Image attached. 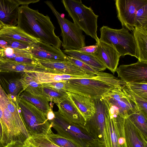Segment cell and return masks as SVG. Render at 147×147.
<instances>
[{"mask_svg": "<svg viewBox=\"0 0 147 147\" xmlns=\"http://www.w3.org/2000/svg\"><path fill=\"white\" fill-rule=\"evenodd\" d=\"M125 86L130 92L147 100V83H126Z\"/></svg>", "mask_w": 147, "mask_h": 147, "instance_id": "33", "label": "cell"}, {"mask_svg": "<svg viewBox=\"0 0 147 147\" xmlns=\"http://www.w3.org/2000/svg\"><path fill=\"white\" fill-rule=\"evenodd\" d=\"M66 59L67 61L71 62L90 74L95 75L98 72L93 68L79 60L67 55Z\"/></svg>", "mask_w": 147, "mask_h": 147, "instance_id": "36", "label": "cell"}, {"mask_svg": "<svg viewBox=\"0 0 147 147\" xmlns=\"http://www.w3.org/2000/svg\"><path fill=\"white\" fill-rule=\"evenodd\" d=\"M1 39L5 40L7 42V47L14 49H26L28 51L30 49V45L23 42L8 39Z\"/></svg>", "mask_w": 147, "mask_h": 147, "instance_id": "37", "label": "cell"}, {"mask_svg": "<svg viewBox=\"0 0 147 147\" xmlns=\"http://www.w3.org/2000/svg\"><path fill=\"white\" fill-rule=\"evenodd\" d=\"M134 27L137 28H147V4L142 7L137 11Z\"/></svg>", "mask_w": 147, "mask_h": 147, "instance_id": "35", "label": "cell"}, {"mask_svg": "<svg viewBox=\"0 0 147 147\" xmlns=\"http://www.w3.org/2000/svg\"><path fill=\"white\" fill-rule=\"evenodd\" d=\"M24 73L0 72V85L5 92L12 98L24 91L21 79Z\"/></svg>", "mask_w": 147, "mask_h": 147, "instance_id": "17", "label": "cell"}, {"mask_svg": "<svg viewBox=\"0 0 147 147\" xmlns=\"http://www.w3.org/2000/svg\"><path fill=\"white\" fill-rule=\"evenodd\" d=\"M68 96L73 102L86 121L90 118L95 112L94 100L84 96L67 92Z\"/></svg>", "mask_w": 147, "mask_h": 147, "instance_id": "21", "label": "cell"}, {"mask_svg": "<svg viewBox=\"0 0 147 147\" xmlns=\"http://www.w3.org/2000/svg\"><path fill=\"white\" fill-rule=\"evenodd\" d=\"M116 71L120 79L126 83H147V61H140L117 67Z\"/></svg>", "mask_w": 147, "mask_h": 147, "instance_id": "14", "label": "cell"}, {"mask_svg": "<svg viewBox=\"0 0 147 147\" xmlns=\"http://www.w3.org/2000/svg\"><path fill=\"white\" fill-rule=\"evenodd\" d=\"M54 112L55 118L49 122L57 134L74 142L80 147H86L87 143L93 139L84 126L69 121L58 111Z\"/></svg>", "mask_w": 147, "mask_h": 147, "instance_id": "9", "label": "cell"}, {"mask_svg": "<svg viewBox=\"0 0 147 147\" xmlns=\"http://www.w3.org/2000/svg\"><path fill=\"white\" fill-rule=\"evenodd\" d=\"M4 147H27L24 143L13 141L8 143Z\"/></svg>", "mask_w": 147, "mask_h": 147, "instance_id": "43", "label": "cell"}, {"mask_svg": "<svg viewBox=\"0 0 147 147\" xmlns=\"http://www.w3.org/2000/svg\"><path fill=\"white\" fill-rule=\"evenodd\" d=\"M2 49H3L0 48V51Z\"/></svg>", "mask_w": 147, "mask_h": 147, "instance_id": "50", "label": "cell"}, {"mask_svg": "<svg viewBox=\"0 0 147 147\" xmlns=\"http://www.w3.org/2000/svg\"><path fill=\"white\" fill-rule=\"evenodd\" d=\"M97 48V45L96 44L94 45L85 46L77 50L82 52L93 54L96 51Z\"/></svg>", "mask_w": 147, "mask_h": 147, "instance_id": "40", "label": "cell"}, {"mask_svg": "<svg viewBox=\"0 0 147 147\" xmlns=\"http://www.w3.org/2000/svg\"><path fill=\"white\" fill-rule=\"evenodd\" d=\"M117 17L122 27L133 30L137 11L147 4V0H116Z\"/></svg>", "mask_w": 147, "mask_h": 147, "instance_id": "11", "label": "cell"}, {"mask_svg": "<svg viewBox=\"0 0 147 147\" xmlns=\"http://www.w3.org/2000/svg\"><path fill=\"white\" fill-rule=\"evenodd\" d=\"M30 136H46L52 125L46 114L20 96L13 98Z\"/></svg>", "mask_w": 147, "mask_h": 147, "instance_id": "4", "label": "cell"}, {"mask_svg": "<svg viewBox=\"0 0 147 147\" xmlns=\"http://www.w3.org/2000/svg\"><path fill=\"white\" fill-rule=\"evenodd\" d=\"M0 122L7 144L13 141L24 143L29 138L17 105L0 85Z\"/></svg>", "mask_w": 147, "mask_h": 147, "instance_id": "3", "label": "cell"}, {"mask_svg": "<svg viewBox=\"0 0 147 147\" xmlns=\"http://www.w3.org/2000/svg\"><path fill=\"white\" fill-rule=\"evenodd\" d=\"M95 112L86 121L84 127L93 139L103 142V132L107 106L103 98L94 100Z\"/></svg>", "mask_w": 147, "mask_h": 147, "instance_id": "13", "label": "cell"}, {"mask_svg": "<svg viewBox=\"0 0 147 147\" xmlns=\"http://www.w3.org/2000/svg\"><path fill=\"white\" fill-rule=\"evenodd\" d=\"M2 55H3V49L1 50L0 51V60L2 59Z\"/></svg>", "mask_w": 147, "mask_h": 147, "instance_id": "47", "label": "cell"}, {"mask_svg": "<svg viewBox=\"0 0 147 147\" xmlns=\"http://www.w3.org/2000/svg\"><path fill=\"white\" fill-rule=\"evenodd\" d=\"M99 40L110 45L120 56L129 55L137 58L136 45L133 34L122 27L114 29L103 26L100 29Z\"/></svg>", "mask_w": 147, "mask_h": 147, "instance_id": "6", "label": "cell"}, {"mask_svg": "<svg viewBox=\"0 0 147 147\" xmlns=\"http://www.w3.org/2000/svg\"><path fill=\"white\" fill-rule=\"evenodd\" d=\"M0 39L20 41L30 45L39 41L27 34L17 26H3L0 30Z\"/></svg>", "mask_w": 147, "mask_h": 147, "instance_id": "24", "label": "cell"}, {"mask_svg": "<svg viewBox=\"0 0 147 147\" xmlns=\"http://www.w3.org/2000/svg\"><path fill=\"white\" fill-rule=\"evenodd\" d=\"M36 67L35 65L22 63L2 59L0 60V72H35Z\"/></svg>", "mask_w": 147, "mask_h": 147, "instance_id": "27", "label": "cell"}, {"mask_svg": "<svg viewBox=\"0 0 147 147\" xmlns=\"http://www.w3.org/2000/svg\"><path fill=\"white\" fill-rule=\"evenodd\" d=\"M63 52L67 56L82 61L91 66L97 72L103 71L107 68L92 54L77 50H64Z\"/></svg>", "mask_w": 147, "mask_h": 147, "instance_id": "25", "label": "cell"}, {"mask_svg": "<svg viewBox=\"0 0 147 147\" xmlns=\"http://www.w3.org/2000/svg\"><path fill=\"white\" fill-rule=\"evenodd\" d=\"M53 103L51 102L50 104V108L46 114L47 119L49 121L53 120L55 118V116L54 111L53 110Z\"/></svg>", "mask_w": 147, "mask_h": 147, "instance_id": "42", "label": "cell"}, {"mask_svg": "<svg viewBox=\"0 0 147 147\" xmlns=\"http://www.w3.org/2000/svg\"><path fill=\"white\" fill-rule=\"evenodd\" d=\"M86 147H105L104 142L98 140L92 139L87 144Z\"/></svg>", "mask_w": 147, "mask_h": 147, "instance_id": "41", "label": "cell"}, {"mask_svg": "<svg viewBox=\"0 0 147 147\" xmlns=\"http://www.w3.org/2000/svg\"><path fill=\"white\" fill-rule=\"evenodd\" d=\"M58 112L69 121L81 126H84L86 121L78 109L68 96L56 104Z\"/></svg>", "mask_w": 147, "mask_h": 147, "instance_id": "20", "label": "cell"}, {"mask_svg": "<svg viewBox=\"0 0 147 147\" xmlns=\"http://www.w3.org/2000/svg\"><path fill=\"white\" fill-rule=\"evenodd\" d=\"M131 93L138 110L141 111L147 115V100L133 93Z\"/></svg>", "mask_w": 147, "mask_h": 147, "instance_id": "38", "label": "cell"}, {"mask_svg": "<svg viewBox=\"0 0 147 147\" xmlns=\"http://www.w3.org/2000/svg\"><path fill=\"white\" fill-rule=\"evenodd\" d=\"M20 5L17 0H0V21L4 26L17 25Z\"/></svg>", "mask_w": 147, "mask_h": 147, "instance_id": "18", "label": "cell"}, {"mask_svg": "<svg viewBox=\"0 0 147 147\" xmlns=\"http://www.w3.org/2000/svg\"><path fill=\"white\" fill-rule=\"evenodd\" d=\"M147 136V115L140 111H137L127 117Z\"/></svg>", "mask_w": 147, "mask_h": 147, "instance_id": "31", "label": "cell"}, {"mask_svg": "<svg viewBox=\"0 0 147 147\" xmlns=\"http://www.w3.org/2000/svg\"><path fill=\"white\" fill-rule=\"evenodd\" d=\"M107 107L103 132L105 147H128L124 130L125 118L119 115L111 116L107 106Z\"/></svg>", "mask_w": 147, "mask_h": 147, "instance_id": "10", "label": "cell"}, {"mask_svg": "<svg viewBox=\"0 0 147 147\" xmlns=\"http://www.w3.org/2000/svg\"><path fill=\"white\" fill-rule=\"evenodd\" d=\"M96 44L97 49L92 54L114 74L121 57L119 54L112 47L100 40Z\"/></svg>", "mask_w": 147, "mask_h": 147, "instance_id": "16", "label": "cell"}, {"mask_svg": "<svg viewBox=\"0 0 147 147\" xmlns=\"http://www.w3.org/2000/svg\"><path fill=\"white\" fill-rule=\"evenodd\" d=\"M125 85L115 88L103 98L112 116L126 118L138 110L132 93Z\"/></svg>", "mask_w": 147, "mask_h": 147, "instance_id": "7", "label": "cell"}, {"mask_svg": "<svg viewBox=\"0 0 147 147\" xmlns=\"http://www.w3.org/2000/svg\"><path fill=\"white\" fill-rule=\"evenodd\" d=\"M7 47V42L4 40L0 39V48Z\"/></svg>", "mask_w": 147, "mask_h": 147, "instance_id": "45", "label": "cell"}, {"mask_svg": "<svg viewBox=\"0 0 147 147\" xmlns=\"http://www.w3.org/2000/svg\"><path fill=\"white\" fill-rule=\"evenodd\" d=\"M0 147H4L2 143L0 141Z\"/></svg>", "mask_w": 147, "mask_h": 147, "instance_id": "49", "label": "cell"}, {"mask_svg": "<svg viewBox=\"0 0 147 147\" xmlns=\"http://www.w3.org/2000/svg\"><path fill=\"white\" fill-rule=\"evenodd\" d=\"M28 73L36 82L40 84L63 82L74 79L89 78L95 76H86L41 72H32Z\"/></svg>", "mask_w": 147, "mask_h": 147, "instance_id": "22", "label": "cell"}, {"mask_svg": "<svg viewBox=\"0 0 147 147\" xmlns=\"http://www.w3.org/2000/svg\"><path fill=\"white\" fill-rule=\"evenodd\" d=\"M37 61L35 72L71 75L92 76L68 61H55L36 59Z\"/></svg>", "mask_w": 147, "mask_h": 147, "instance_id": "12", "label": "cell"}, {"mask_svg": "<svg viewBox=\"0 0 147 147\" xmlns=\"http://www.w3.org/2000/svg\"><path fill=\"white\" fill-rule=\"evenodd\" d=\"M29 36L40 42L60 48L62 42L55 33V28L48 16L38 10L30 8L28 5L19 7L17 26Z\"/></svg>", "mask_w": 147, "mask_h": 147, "instance_id": "1", "label": "cell"}, {"mask_svg": "<svg viewBox=\"0 0 147 147\" xmlns=\"http://www.w3.org/2000/svg\"><path fill=\"white\" fill-rule=\"evenodd\" d=\"M42 94L51 102L58 104L68 96L67 92L42 86Z\"/></svg>", "mask_w": 147, "mask_h": 147, "instance_id": "30", "label": "cell"}, {"mask_svg": "<svg viewBox=\"0 0 147 147\" xmlns=\"http://www.w3.org/2000/svg\"><path fill=\"white\" fill-rule=\"evenodd\" d=\"M24 144L25 145H26L27 147H35L26 140L24 141Z\"/></svg>", "mask_w": 147, "mask_h": 147, "instance_id": "46", "label": "cell"}, {"mask_svg": "<svg viewBox=\"0 0 147 147\" xmlns=\"http://www.w3.org/2000/svg\"><path fill=\"white\" fill-rule=\"evenodd\" d=\"M124 130L128 147H147V136L128 118H125Z\"/></svg>", "mask_w": 147, "mask_h": 147, "instance_id": "19", "label": "cell"}, {"mask_svg": "<svg viewBox=\"0 0 147 147\" xmlns=\"http://www.w3.org/2000/svg\"><path fill=\"white\" fill-rule=\"evenodd\" d=\"M61 2L74 23L98 42L99 39L97 31L98 16L94 13L90 7L83 4L81 0H63Z\"/></svg>", "mask_w": 147, "mask_h": 147, "instance_id": "5", "label": "cell"}, {"mask_svg": "<svg viewBox=\"0 0 147 147\" xmlns=\"http://www.w3.org/2000/svg\"><path fill=\"white\" fill-rule=\"evenodd\" d=\"M20 96L42 111L46 115L50 109L49 101L43 94H34L24 91Z\"/></svg>", "mask_w": 147, "mask_h": 147, "instance_id": "28", "label": "cell"}, {"mask_svg": "<svg viewBox=\"0 0 147 147\" xmlns=\"http://www.w3.org/2000/svg\"><path fill=\"white\" fill-rule=\"evenodd\" d=\"M0 141L4 146L7 144V143L5 139L3 127L0 122Z\"/></svg>", "mask_w": 147, "mask_h": 147, "instance_id": "44", "label": "cell"}, {"mask_svg": "<svg viewBox=\"0 0 147 147\" xmlns=\"http://www.w3.org/2000/svg\"><path fill=\"white\" fill-rule=\"evenodd\" d=\"M46 136L50 141L60 147H80L74 142L58 134H54L51 129L49 130Z\"/></svg>", "mask_w": 147, "mask_h": 147, "instance_id": "32", "label": "cell"}, {"mask_svg": "<svg viewBox=\"0 0 147 147\" xmlns=\"http://www.w3.org/2000/svg\"><path fill=\"white\" fill-rule=\"evenodd\" d=\"M41 84L43 86L49 87L57 90L66 92L65 90V85L64 82H51L42 84Z\"/></svg>", "mask_w": 147, "mask_h": 147, "instance_id": "39", "label": "cell"}, {"mask_svg": "<svg viewBox=\"0 0 147 147\" xmlns=\"http://www.w3.org/2000/svg\"><path fill=\"white\" fill-rule=\"evenodd\" d=\"M26 140L35 147H60L50 141L46 136H30Z\"/></svg>", "mask_w": 147, "mask_h": 147, "instance_id": "34", "label": "cell"}, {"mask_svg": "<svg viewBox=\"0 0 147 147\" xmlns=\"http://www.w3.org/2000/svg\"><path fill=\"white\" fill-rule=\"evenodd\" d=\"M133 31L137 47V58L140 61H147V28L134 27Z\"/></svg>", "mask_w": 147, "mask_h": 147, "instance_id": "26", "label": "cell"}, {"mask_svg": "<svg viewBox=\"0 0 147 147\" xmlns=\"http://www.w3.org/2000/svg\"><path fill=\"white\" fill-rule=\"evenodd\" d=\"M21 82L24 91L34 94H42V84L36 82L28 72L23 74Z\"/></svg>", "mask_w": 147, "mask_h": 147, "instance_id": "29", "label": "cell"}, {"mask_svg": "<svg viewBox=\"0 0 147 147\" xmlns=\"http://www.w3.org/2000/svg\"><path fill=\"white\" fill-rule=\"evenodd\" d=\"M35 59L45 61H66L67 55L60 48L40 41L30 45L28 50Z\"/></svg>", "mask_w": 147, "mask_h": 147, "instance_id": "15", "label": "cell"}, {"mask_svg": "<svg viewBox=\"0 0 147 147\" xmlns=\"http://www.w3.org/2000/svg\"><path fill=\"white\" fill-rule=\"evenodd\" d=\"M63 82L65 91L80 94L93 100L103 98L115 88L126 84L113 75L103 71L97 72L92 78Z\"/></svg>", "mask_w": 147, "mask_h": 147, "instance_id": "2", "label": "cell"}, {"mask_svg": "<svg viewBox=\"0 0 147 147\" xmlns=\"http://www.w3.org/2000/svg\"><path fill=\"white\" fill-rule=\"evenodd\" d=\"M4 26L3 23L0 21V30Z\"/></svg>", "mask_w": 147, "mask_h": 147, "instance_id": "48", "label": "cell"}, {"mask_svg": "<svg viewBox=\"0 0 147 147\" xmlns=\"http://www.w3.org/2000/svg\"><path fill=\"white\" fill-rule=\"evenodd\" d=\"M2 59L23 64L36 65L37 60L26 49L6 47L3 49Z\"/></svg>", "mask_w": 147, "mask_h": 147, "instance_id": "23", "label": "cell"}, {"mask_svg": "<svg viewBox=\"0 0 147 147\" xmlns=\"http://www.w3.org/2000/svg\"><path fill=\"white\" fill-rule=\"evenodd\" d=\"M50 9L57 20L61 30L62 46L65 50H78L86 46L85 37L82 31L74 23L62 17L52 2H44Z\"/></svg>", "mask_w": 147, "mask_h": 147, "instance_id": "8", "label": "cell"}]
</instances>
